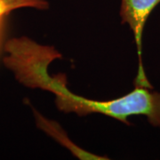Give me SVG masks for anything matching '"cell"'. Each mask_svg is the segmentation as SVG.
<instances>
[{"label":"cell","instance_id":"obj_3","mask_svg":"<svg viewBox=\"0 0 160 160\" xmlns=\"http://www.w3.org/2000/svg\"><path fill=\"white\" fill-rule=\"evenodd\" d=\"M23 7L45 10L49 7V4L46 0H0V30L4 18L11 12Z\"/></svg>","mask_w":160,"mask_h":160},{"label":"cell","instance_id":"obj_2","mask_svg":"<svg viewBox=\"0 0 160 160\" xmlns=\"http://www.w3.org/2000/svg\"><path fill=\"white\" fill-rule=\"evenodd\" d=\"M160 4V0H121L119 15L122 24L129 25L132 31L138 55V71L134 86L152 89L142 62L143 30L152 11Z\"/></svg>","mask_w":160,"mask_h":160},{"label":"cell","instance_id":"obj_1","mask_svg":"<svg viewBox=\"0 0 160 160\" xmlns=\"http://www.w3.org/2000/svg\"><path fill=\"white\" fill-rule=\"evenodd\" d=\"M4 64L24 86L51 92L55 95L57 109L66 114L80 117L102 114L129 125L132 116H145L149 123L160 128V92L135 86L124 96L113 100H90L74 94L67 88L64 74L52 77L48 67L52 62L62 59L52 46H42L27 37L12 38L5 45Z\"/></svg>","mask_w":160,"mask_h":160}]
</instances>
